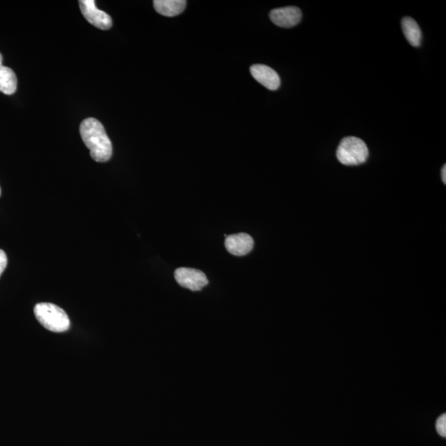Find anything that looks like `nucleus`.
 Segmentation results:
<instances>
[{"label": "nucleus", "mask_w": 446, "mask_h": 446, "mask_svg": "<svg viewBox=\"0 0 446 446\" xmlns=\"http://www.w3.org/2000/svg\"><path fill=\"white\" fill-rule=\"evenodd\" d=\"M83 143L90 150L91 157L97 162L109 161L113 155V146L105 127L96 118L85 119L79 127Z\"/></svg>", "instance_id": "f257e3e1"}, {"label": "nucleus", "mask_w": 446, "mask_h": 446, "mask_svg": "<svg viewBox=\"0 0 446 446\" xmlns=\"http://www.w3.org/2000/svg\"><path fill=\"white\" fill-rule=\"evenodd\" d=\"M34 314L40 324L51 332L61 333L70 328L68 315L57 305L41 302L35 306Z\"/></svg>", "instance_id": "f03ea898"}, {"label": "nucleus", "mask_w": 446, "mask_h": 446, "mask_svg": "<svg viewBox=\"0 0 446 446\" xmlns=\"http://www.w3.org/2000/svg\"><path fill=\"white\" fill-rule=\"evenodd\" d=\"M337 157L345 166L363 164L369 157V149L365 142L360 138L345 137L338 146Z\"/></svg>", "instance_id": "7ed1b4c3"}, {"label": "nucleus", "mask_w": 446, "mask_h": 446, "mask_svg": "<svg viewBox=\"0 0 446 446\" xmlns=\"http://www.w3.org/2000/svg\"><path fill=\"white\" fill-rule=\"evenodd\" d=\"M174 278L179 285L191 291H200L209 285L206 274L196 269L179 268L174 272Z\"/></svg>", "instance_id": "20e7f679"}, {"label": "nucleus", "mask_w": 446, "mask_h": 446, "mask_svg": "<svg viewBox=\"0 0 446 446\" xmlns=\"http://www.w3.org/2000/svg\"><path fill=\"white\" fill-rule=\"evenodd\" d=\"M79 8L88 22L101 30H109L113 25V21L105 11L99 10L94 0H81Z\"/></svg>", "instance_id": "39448f33"}, {"label": "nucleus", "mask_w": 446, "mask_h": 446, "mask_svg": "<svg viewBox=\"0 0 446 446\" xmlns=\"http://www.w3.org/2000/svg\"><path fill=\"white\" fill-rule=\"evenodd\" d=\"M270 18L274 25L289 29L300 23L302 12L297 7L280 8L270 12Z\"/></svg>", "instance_id": "423d86ee"}, {"label": "nucleus", "mask_w": 446, "mask_h": 446, "mask_svg": "<svg viewBox=\"0 0 446 446\" xmlns=\"http://www.w3.org/2000/svg\"><path fill=\"white\" fill-rule=\"evenodd\" d=\"M225 246L228 252L233 256L243 257L252 252L254 240L246 233L230 235L225 239Z\"/></svg>", "instance_id": "0eeeda50"}, {"label": "nucleus", "mask_w": 446, "mask_h": 446, "mask_svg": "<svg viewBox=\"0 0 446 446\" xmlns=\"http://www.w3.org/2000/svg\"><path fill=\"white\" fill-rule=\"evenodd\" d=\"M250 73L257 81L270 90H277L280 86V77L269 66L257 64L250 67Z\"/></svg>", "instance_id": "6e6552de"}, {"label": "nucleus", "mask_w": 446, "mask_h": 446, "mask_svg": "<svg viewBox=\"0 0 446 446\" xmlns=\"http://www.w3.org/2000/svg\"><path fill=\"white\" fill-rule=\"evenodd\" d=\"M186 3L185 0H155L154 8L158 14L174 17L185 11Z\"/></svg>", "instance_id": "1a4fd4ad"}, {"label": "nucleus", "mask_w": 446, "mask_h": 446, "mask_svg": "<svg viewBox=\"0 0 446 446\" xmlns=\"http://www.w3.org/2000/svg\"><path fill=\"white\" fill-rule=\"evenodd\" d=\"M402 27H403L404 34L410 45L415 47H419L422 35L420 27L415 20L410 17L403 18L402 20Z\"/></svg>", "instance_id": "9d476101"}, {"label": "nucleus", "mask_w": 446, "mask_h": 446, "mask_svg": "<svg viewBox=\"0 0 446 446\" xmlns=\"http://www.w3.org/2000/svg\"><path fill=\"white\" fill-rule=\"evenodd\" d=\"M18 79L14 70L6 66H0V92L14 94L17 90Z\"/></svg>", "instance_id": "9b49d317"}, {"label": "nucleus", "mask_w": 446, "mask_h": 446, "mask_svg": "<svg viewBox=\"0 0 446 446\" xmlns=\"http://www.w3.org/2000/svg\"><path fill=\"white\" fill-rule=\"evenodd\" d=\"M436 428L442 437L446 436V414H443L436 421Z\"/></svg>", "instance_id": "f8f14e48"}, {"label": "nucleus", "mask_w": 446, "mask_h": 446, "mask_svg": "<svg viewBox=\"0 0 446 446\" xmlns=\"http://www.w3.org/2000/svg\"><path fill=\"white\" fill-rule=\"evenodd\" d=\"M8 264V258L5 252L3 250H0V276L6 268Z\"/></svg>", "instance_id": "ddd939ff"}, {"label": "nucleus", "mask_w": 446, "mask_h": 446, "mask_svg": "<svg viewBox=\"0 0 446 446\" xmlns=\"http://www.w3.org/2000/svg\"><path fill=\"white\" fill-rule=\"evenodd\" d=\"M441 178H442V181L444 182V184H446V166L445 165L443 166V168H442L441 170Z\"/></svg>", "instance_id": "4468645a"}, {"label": "nucleus", "mask_w": 446, "mask_h": 446, "mask_svg": "<svg viewBox=\"0 0 446 446\" xmlns=\"http://www.w3.org/2000/svg\"><path fill=\"white\" fill-rule=\"evenodd\" d=\"M2 63H3V57L1 53H0V66H2Z\"/></svg>", "instance_id": "2eb2a0df"}, {"label": "nucleus", "mask_w": 446, "mask_h": 446, "mask_svg": "<svg viewBox=\"0 0 446 446\" xmlns=\"http://www.w3.org/2000/svg\"><path fill=\"white\" fill-rule=\"evenodd\" d=\"M0 194H1V189H0Z\"/></svg>", "instance_id": "dca6fc26"}]
</instances>
